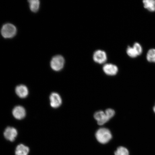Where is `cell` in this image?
I'll return each mask as SVG.
<instances>
[{"mask_svg": "<svg viewBox=\"0 0 155 155\" xmlns=\"http://www.w3.org/2000/svg\"><path fill=\"white\" fill-rule=\"evenodd\" d=\"M96 137L99 142L105 144L111 140L112 135L109 130L105 128H102L96 132Z\"/></svg>", "mask_w": 155, "mask_h": 155, "instance_id": "6da1fadb", "label": "cell"}, {"mask_svg": "<svg viewBox=\"0 0 155 155\" xmlns=\"http://www.w3.org/2000/svg\"><path fill=\"white\" fill-rule=\"evenodd\" d=\"M17 32L16 27L15 25L10 23L3 25L1 30L2 36L6 38L14 37L16 34Z\"/></svg>", "mask_w": 155, "mask_h": 155, "instance_id": "7a4b0ae2", "label": "cell"}, {"mask_svg": "<svg viewBox=\"0 0 155 155\" xmlns=\"http://www.w3.org/2000/svg\"><path fill=\"white\" fill-rule=\"evenodd\" d=\"M65 64L64 58L61 55L54 56L50 61V66L54 71H59L64 67Z\"/></svg>", "mask_w": 155, "mask_h": 155, "instance_id": "3957f363", "label": "cell"}, {"mask_svg": "<svg viewBox=\"0 0 155 155\" xmlns=\"http://www.w3.org/2000/svg\"><path fill=\"white\" fill-rule=\"evenodd\" d=\"M93 59L97 63L103 64L106 61L107 56L105 52L101 50H97L94 52L93 55Z\"/></svg>", "mask_w": 155, "mask_h": 155, "instance_id": "277c9868", "label": "cell"}, {"mask_svg": "<svg viewBox=\"0 0 155 155\" xmlns=\"http://www.w3.org/2000/svg\"><path fill=\"white\" fill-rule=\"evenodd\" d=\"M4 135L6 139L11 141L15 140L17 135L16 129L13 127H8L5 129Z\"/></svg>", "mask_w": 155, "mask_h": 155, "instance_id": "5b68a950", "label": "cell"}, {"mask_svg": "<svg viewBox=\"0 0 155 155\" xmlns=\"http://www.w3.org/2000/svg\"><path fill=\"white\" fill-rule=\"evenodd\" d=\"M50 105L52 107L57 108L59 107L62 103L61 96L57 93H52L50 97Z\"/></svg>", "mask_w": 155, "mask_h": 155, "instance_id": "8992f818", "label": "cell"}, {"mask_svg": "<svg viewBox=\"0 0 155 155\" xmlns=\"http://www.w3.org/2000/svg\"><path fill=\"white\" fill-rule=\"evenodd\" d=\"M94 116V119L97 121L99 125H103L109 120L106 116L105 112L103 111H99L96 112Z\"/></svg>", "mask_w": 155, "mask_h": 155, "instance_id": "52a82bcc", "label": "cell"}, {"mask_svg": "<svg viewBox=\"0 0 155 155\" xmlns=\"http://www.w3.org/2000/svg\"><path fill=\"white\" fill-rule=\"evenodd\" d=\"M103 69L106 74L109 75H115L118 71L117 66L112 64H107L104 66Z\"/></svg>", "mask_w": 155, "mask_h": 155, "instance_id": "ba28073f", "label": "cell"}, {"mask_svg": "<svg viewBox=\"0 0 155 155\" xmlns=\"http://www.w3.org/2000/svg\"><path fill=\"white\" fill-rule=\"evenodd\" d=\"M12 114L15 119L21 120L25 117L26 112L25 108L23 107L17 106L13 109Z\"/></svg>", "mask_w": 155, "mask_h": 155, "instance_id": "9c48e42d", "label": "cell"}, {"mask_svg": "<svg viewBox=\"0 0 155 155\" xmlns=\"http://www.w3.org/2000/svg\"><path fill=\"white\" fill-rule=\"evenodd\" d=\"M15 92L17 95L21 98H26L28 94V88L24 85L17 86L15 88Z\"/></svg>", "mask_w": 155, "mask_h": 155, "instance_id": "30bf717a", "label": "cell"}, {"mask_svg": "<svg viewBox=\"0 0 155 155\" xmlns=\"http://www.w3.org/2000/svg\"><path fill=\"white\" fill-rule=\"evenodd\" d=\"M29 152L28 147L22 144H19L16 147L15 155H28Z\"/></svg>", "mask_w": 155, "mask_h": 155, "instance_id": "8fae6325", "label": "cell"}, {"mask_svg": "<svg viewBox=\"0 0 155 155\" xmlns=\"http://www.w3.org/2000/svg\"><path fill=\"white\" fill-rule=\"evenodd\" d=\"M143 3L145 8L150 12L155 11V0H145Z\"/></svg>", "mask_w": 155, "mask_h": 155, "instance_id": "7c38bea8", "label": "cell"}, {"mask_svg": "<svg viewBox=\"0 0 155 155\" xmlns=\"http://www.w3.org/2000/svg\"><path fill=\"white\" fill-rule=\"evenodd\" d=\"M28 2L31 10L34 12H38L40 8V1L38 0H30Z\"/></svg>", "mask_w": 155, "mask_h": 155, "instance_id": "4fadbf2b", "label": "cell"}, {"mask_svg": "<svg viewBox=\"0 0 155 155\" xmlns=\"http://www.w3.org/2000/svg\"><path fill=\"white\" fill-rule=\"evenodd\" d=\"M147 59L149 62L155 63V49L152 48L149 50L147 54Z\"/></svg>", "mask_w": 155, "mask_h": 155, "instance_id": "5bb4252c", "label": "cell"}, {"mask_svg": "<svg viewBox=\"0 0 155 155\" xmlns=\"http://www.w3.org/2000/svg\"><path fill=\"white\" fill-rule=\"evenodd\" d=\"M115 155H129V152L125 147H119L115 151Z\"/></svg>", "mask_w": 155, "mask_h": 155, "instance_id": "9a60e30c", "label": "cell"}, {"mask_svg": "<svg viewBox=\"0 0 155 155\" xmlns=\"http://www.w3.org/2000/svg\"><path fill=\"white\" fill-rule=\"evenodd\" d=\"M127 55L131 58H135L138 56L134 48L130 46H129L127 48Z\"/></svg>", "mask_w": 155, "mask_h": 155, "instance_id": "2e32d148", "label": "cell"}, {"mask_svg": "<svg viewBox=\"0 0 155 155\" xmlns=\"http://www.w3.org/2000/svg\"><path fill=\"white\" fill-rule=\"evenodd\" d=\"M133 48L136 51L137 55H140L142 53L143 49L140 45L137 42H135Z\"/></svg>", "mask_w": 155, "mask_h": 155, "instance_id": "e0dca14e", "label": "cell"}, {"mask_svg": "<svg viewBox=\"0 0 155 155\" xmlns=\"http://www.w3.org/2000/svg\"><path fill=\"white\" fill-rule=\"evenodd\" d=\"M105 113L108 119L110 120L115 115V111L113 109L109 108L106 110Z\"/></svg>", "mask_w": 155, "mask_h": 155, "instance_id": "ac0fdd59", "label": "cell"}, {"mask_svg": "<svg viewBox=\"0 0 155 155\" xmlns=\"http://www.w3.org/2000/svg\"><path fill=\"white\" fill-rule=\"evenodd\" d=\"M153 111H154V113H155V106H154V107H153Z\"/></svg>", "mask_w": 155, "mask_h": 155, "instance_id": "d6986e66", "label": "cell"}]
</instances>
